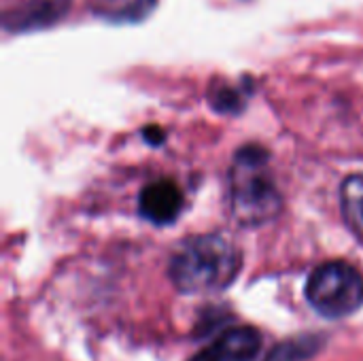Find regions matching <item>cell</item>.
<instances>
[{"mask_svg": "<svg viewBox=\"0 0 363 361\" xmlns=\"http://www.w3.org/2000/svg\"><path fill=\"white\" fill-rule=\"evenodd\" d=\"M242 266L238 247L221 234L185 238L172 253L168 274L183 294H213L234 283Z\"/></svg>", "mask_w": 363, "mask_h": 361, "instance_id": "1", "label": "cell"}, {"mask_svg": "<svg viewBox=\"0 0 363 361\" xmlns=\"http://www.w3.org/2000/svg\"><path fill=\"white\" fill-rule=\"evenodd\" d=\"M283 206L281 191L270 172V153L259 145L236 151L230 170V209L240 226H264Z\"/></svg>", "mask_w": 363, "mask_h": 361, "instance_id": "2", "label": "cell"}, {"mask_svg": "<svg viewBox=\"0 0 363 361\" xmlns=\"http://www.w3.org/2000/svg\"><path fill=\"white\" fill-rule=\"evenodd\" d=\"M306 298L323 317H349L363 306V274L349 262H325L308 277Z\"/></svg>", "mask_w": 363, "mask_h": 361, "instance_id": "3", "label": "cell"}, {"mask_svg": "<svg viewBox=\"0 0 363 361\" xmlns=\"http://www.w3.org/2000/svg\"><path fill=\"white\" fill-rule=\"evenodd\" d=\"M183 202V191L172 179H157L145 185L140 191L138 211L147 221L155 226H168L181 215Z\"/></svg>", "mask_w": 363, "mask_h": 361, "instance_id": "4", "label": "cell"}, {"mask_svg": "<svg viewBox=\"0 0 363 361\" xmlns=\"http://www.w3.org/2000/svg\"><path fill=\"white\" fill-rule=\"evenodd\" d=\"M70 6V0H23L15 9L6 11L4 26L9 30H26L47 26L60 19Z\"/></svg>", "mask_w": 363, "mask_h": 361, "instance_id": "5", "label": "cell"}, {"mask_svg": "<svg viewBox=\"0 0 363 361\" xmlns=\"http://www.w3.org/2000/svg\"><path fill=\"white\" fill-rule=\"evenodd\" d=\"M342 215L351 232L363 240V174H351L340 189Z\"/></svg>", "mask_w": 363, "mask_h": 361, "instance_id": "6", "label": "cell"}, {"mask_svg": "<svg viewBox=\"0 0 363 361\" xmlns=\"http://www.w3.org/2000/svg\"><path fill=\"white\" fill-rule=\"evenodd\" d=\"M319 347H321V340L315 336L291 338V340L277 345L264 361H304L311 355H315L319 351Z\"/></svg>", "mask_w": 363, "mask_h": 361, "instance_id": "7", "label": "cell"}, {"mask_svg": "<svg viewBox=\"0 0 363 361\" xmlns=\"http://www.w3.org/2000/svg\"><path fill=\"white\" fill-rule=\"evenodd\" d=\"M211 104L221 113H236L242 109V94L232 85L219 83L211 89Z\"/></svg>", "mask_w": 363, "mask_h": 361, "instance_id": "8", "label": "cell"}, {"mask_svg": "<svg viewBox=\"0 0 363 361\" xmlns=\"http://www.w3.org/2000/svg\"><path fill=\"white\" fill-rule=\"evenodd\" d=\"M189 361H238L234 355H230L221 345H217V343H213L208 349H204V351H200L194 360Z\"/></svg>", "mask_w": 363, "mask_h": 361, "instance_id": "9", "label": "cell"}]
</instances>
